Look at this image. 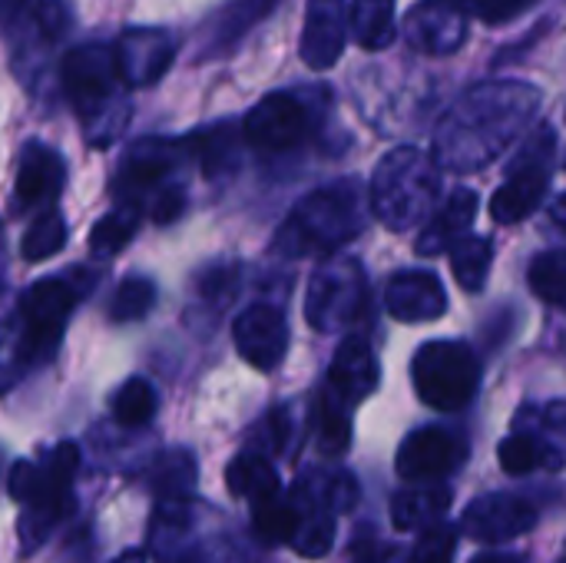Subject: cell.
Segmentation results:
<instances>
[{
  "mask_svg": "<svg viewBox=\"0 0 566 563\" xmlns=\"http://www.w3.org/2000/svg\"><path fill=\"white\" fill-rule=\"evenodd\" d=\"M36 17V0H0V33L17 37Z\"/></svg>",
  "mask_w": 566,
  "mask_h": 563,
  "instance_id": "60d3db41",
  "label": "cell"
},
{
  "mask_svg": "<svg viewBox=\"0 0 566 563\" xmlns=\"http://www.w3.org/2000/svg\"><path fill=\"white\" fill-rule=\"evenodd\" d=\"M408 40L434 56L454 53L468 40L464 0H421L408 17Z\"/></svg>",
  "mask_w": 566,
  "mask_h": 563,
  "instance_id": "2e32d148",
  "label": "cell"
},
{
  "mask_svg": "<svg viewBox=\"0 0 566 563\" xmlns=\"http://www.w3.org/2000/svg\"><path fill=\"white\" fill-rule=\"evenodd\" d=\"M471 563H524L517 554H478Z\"/></svg>",
  "mask_w": 566,
  "mask_h": 563,
  "instance_id": "ee69618b",
  "label": "cell"
},
{
  "mask_svg": "<svg viewBox=\"0 0 566 563\" xmlns=\"http://www.w3.org/2000/svg\"><path fill=\"white\" fill-rule=\"evenodd\" d=\"M448 508H451V491L448 488L401 491V494L391 498V524L401 534L418 531V528H431Z\"/></svg>",
  "mask_w": 566,
  "mask_h": 563,
  "instance_id": "484cf974",
  "label": "cell"
},
{
  "mask_svg": "<svg viewBox=\"0 0 566 563\" xmlns=\"http://www.w3.org/2000/svg\"><path fill=\"white\" fill-rule=\"evenodd\" d=\"M454 544H458V531L444 528V524H434L418 541L411 563H454Z\"/></svg>",
  "mask_w": 566,
  "mask_h": 563,
  "instance_id": "74e56055",
  "label": "cell"
},
{
  "mask_svg": "<svg viewBox=\"0 0 566 563\" xmlns=\"http://www.w3.org/2000/svg\"><path fill=\"white\" fill-rule=\"evenodd\" d=\"M378 362L365 338H345L328 368V392L345 405H361L378 388Z\"/></svg>",
  "mask_w": 566,
  "mask_h": 563,
  "instance_id": "ffe728a7",
  "label": "cell"
},
{
  "mask_svg": "<svg viewBox=\"0 0 566 563\" xmlns=\"http://www.w3.org/2000/svg\"><path fill=\"white\" fill-rule=\"evenodd\" d=\"M156 305V285L146 275H129L116 285L113 299H109V322L123 325V322H139L153 312Z\"/></svg>",
  "mask_w": 566,
  "mask_h": 563,
  "instance_id": "836d02e7",
  "label": "cell"
},
{
  "mask_svg": "<svg viewBox=\"0 0 566 563\" xmlns=\"http://www.w3.org/2000/svg\"><path fill=\"white\" fill-rule=\"evenodd\" d=\"M232 342L239 348V355L259 368V372H275L289 352V325L285 315L275 305H249L235 325H232Z\"/></svg>",
  "mask_w": 566,
  "mask_h": 563,
  "instance_id": "4fadbf2b",
  "label": "cell"
},
{
  "mask_svg": "<svg viewBox=\"0 0 566 563\" xmlns=\"http://www.w3.org/2000/svg\"><path fill=\"white\" fill-rule=\"evenodd\" d=\"M182 212H186V192H182V186H163V189L156 192V202H153V219H156L159 226H169V222H176Z\"/></svg>",
  "mask_w": 566,
  "mask_h": 563,
  "instance_id": "b9f144b4",
  "label": "cell"
},
{
  "mask_svg": "<svg viewBox=\"0 0 566 563\" xmlns=\"http://www.w3.org/2000/svg\"><path fill=\"white\" fill-rule=\"evenodd\" d=\"M315 431H318V448L328 455V458H338L348 451V441H352V421L345 415V405L325 392L315 405Z\"/></svg>",
  "mask_w": 566,
  "mask_h": 563,
  "instance_id": "d6a6232c",
  "label": "cell"
},
{
  "mask_svg": "<svg viewBox=\"0 0 566 563\" xmlns=\"http://www.w3.org/2000/svg\"><path fill=\"white\" fill-rule=\"evenodd\" d=\"M252 528L269 544H292L302 528V511L292 498H265L252 504Z\"/></svg>",
  "mask_w": 566,
  "mask_h": 563,
  "instance_id": "f546056e",
  "label": "cell"
},
{
  "mask_svg": "<svg viewBox=\"0 0 566 563\" xmlns=\"http://www.w3.org/2000/svg\"><path fill=\"white\" fill-rule=\"evenodd\" d=\"M36 30L43 40H60L70 27V3L66 0H36V17H33Z\"/></svg>",
  "mask_w": 566,
  "mask_h": 563,
  "instance_id": "f35d334b",
  "label": "cell"
},
{
  "mask_svg": "<svg viewBox=\"0 0 566 563\" xmlns=\"http://www.w3.org/2000/svg\"><path fill=\"white\" fill-rule=\"evenodd\" d=\"M365 229V192L358 179H338L308 192L282 222L275 252L289 259L325 256L352 242Z\"/></svg>",
  "mask_w": 566,
  "mask_h": 563,
  "instance_id": "277c9868",
  "label": "cell"
},
{
  "mask_svg": "<svg viewBox=\"0 0 566 563\" xmlns=\"http://www.w3.org/2000/svg\"><path fill=\"white\" fill-rule=\"evenodd\" d=\"M554 159H557V133H554V126H541L521 146L507 179L501 183V189L491 199V216L501 226L524 222L544 202L551 173H554Z\"/></svg>",
  "mask_w": 566,
  "mask_h": 563,
  "instance_id": "ba28073f",
  "label": "cell"
},
{
  "mask_svg": "<svg viewBox=\"0 0 566 563\" xmlns=\"http://www.w3.org/2000/svg\"><path fill=\"white\" fill-rule=\"evenodd\" d=\"M279 0H229L226 10H219V17L212 20V30H209V43H206V53L216 56L222 50H229L239 37H245L259 20H265L272 10H275Z\"/></svg>",
  "mask_w": 566,
  "mask_h": 563,
  "instance_id": "d4e9b609",
  "label": "cell"
},
{
  "mask_svg": "<svg viewBox=\"0 0 566 563\" xmlns=\"http://www.w3.org/2000/svg\"><path fill=\"white\" fill-rule=\"evenodd\" d=\"M478 206H481V199H478L474 189H454L448 196V202L424 219V229L418 236L415 252L418 256H441V252H448L474 226Z\"/></svg>",
  "mask_w": 566,
  "mask_h": 563,
  "instance_id": "44dd1931",
  "label": "cell"
},
{
  "mask_svg": "<svg viewBox=\"0 0 566 563\" xmlns=\"http://www.w3.org/2000/svg\"><path fill=\"white\" fill-rule=\"evenodd\" d=\"M196 481H199V465H196L192 451H186V448L163 451L149 468V488L169 504L189 501L196 491Z\"/></svg>",
  "mask_w": 566,
  "mask_h": 563,
  "instance_id": "603a6c76",
  "label": "cell"
},
{
  "mask_svg": "<svg viewBox=\"0 0 566 563\" xmlns=\"http://www.w3.org/2000/svg\"><path fill=\"white\" fill-rule=\"evenodd\" d=\"M464 455L468 448L458 435L444 428H418L401 441L395 468L411 484H431L451 475L464 461Z\"/></svg>",
  "mask_w": 566,
  "mask_h": 563,
  "instance_id": "8fae6325",
  "label": "cell"
},
{
  "mask_svg": "<svg viewBox=\"0 0 566 563\" xmlns=\"http://www.w3.org/2000/svg\"><path fill=\"white\" fill-rule=\"evenodd\" d=\"M355 563H408V554L395 544H365L358 548Z\"/></svg>",
  "mask_w": 566,
  "mask_h": 563,
  "instance_id": "7bdbcfd3",
  "label": "cell"
},
{
  "mask_svg": "<svg viewBox=\"0 0 566 563\" xmlns=\"http://www.w3.org/2000/svg\"><path fill=\"white\" fill-rule=\"evenodd\" d=\"M497 461L514 478L531 475L541 465H554V458L547 455V448L534 435H511V438H504L501 448H497Z\"/></svg>",
  "mask_w": 566,
  "mask_h": 563,
  "instance_id": "8d00e7d4",
  "label": "cell"
},
{
  "mask_svg": "<svg viewBox=\"0 0 566 563\" xmlns=\"http://www.w3.org/2000/svg\"><path fill=\"white\" fill-rule=\"evenodd\" d=\"M113 563H146V554L143 551H126V554H119Z\"/></svg>",
  "mask_w": 566,
  "mask_h": 563,
  "instance_id": "f6af8a7d",
  "label": "cell"
},
{
  "mask_svg": "<svg viewBox=\"0 0 566 563\" xmlns=\"http://www.w3.org/2000/svg\"><path fill=\"white\" fill-rule=\"evenodd\" d=\"M139 219H143V216H139V202L119 199V202L93 226V232H90V252H93V256H103V259L123 252L126 242L136 236Z\"/></svg>",
  "mask_w": 566,
  "mask_h": 563,
  "instance_id": "4316f807",
  "label": "cell"
},
{
  "mask_svg": "<svg viewBox=\"0 0 566 563\" xmlns=\"http://www.w3.org/2000/svg\"><path fill=\"white\" fill-rule=\"evenodd\" d=\"M113 56L126 86H153L176 60V40L166 30L133 27L113 43Z\"/></svg>",
  "mask_w": 566,
  "mask_h": 563,
  "instance_id": "7c38bea8",
  "label": "cell"
},
{
  "mask_svg": "<svg viewBox=\"0 0 566 563\" xmlns=\"http://www.w3.org/2000/svg\"><path fill=\"white\" fill-rule=\"evenodd\" d=\"M0 265H3V252H0Z\"/></svg>",
  "mask_w": 566,
  "mask_h": 563,
  "instance_id": "7dc6e473",
  "label": "cell"
},
{
  "mask_svg": "<svg viewBox=\"0 0 566 563\" xmlns=\"http://www.w3.org/2000/svg\"><path fill=\"white\" fill-rule=\"evenodd\" d=\"M527 282H531L537 299H544L547 305L566 312V249H554V252L537 256L531 262Z\"/></svg>",
  "mask_w": 566,
  "mask_h": 563,
  "instance_id": "d590c367",
  "label": "cell"
},
{
  "mask_svg": "<svg viewBox=\"0 0 566 563\" xmlns=\"http://www.w3.org/2000/svg\"><path fill=\"white\" fill-rule=\"evenodd\" d=\"M434 199L438 169L434 159H428L421 149L398 146L378 163L371 183V206L391 232H408L424 222L434 212Z\"/></svg>",
  "mask_w": 566,
  "mask_h": 563,
  "instance_id": "5b68a950",
  "label": "cell"
},
{
  "mask_svg": "<svg viewBox=\"0 0 566 563\" xmlns=\"http://www.w3.org/2000/svg\"><path fill=\"white\" fill-rule=\"evenodd\" d=\"M541 90L531 83H481L444 116L434 136V163L451 173H474L497 159L534 119Z\"/></svg>",
  "mask_w": 566,
  "mask_h": 563,
  "instance_id": "6da1fadb",
  "label": "cell"
},
{
  "mask_svg": "<svg viewBox=\"0 0 566 563\" xmlns=\"http://www.w3.org/2000/svg\"><path fill=\"white\" fill-rule=\"evenodd\" d=\"M348 23L358 46L385 50L395 40V0H355Z\"/></svg>",
  "mask_w": 566,
  "mask_h": 563,
  "instance_id": "f1b7e54d",
  "label": "cell"
},
{
  "mask_svg": "<svg viewBox=\"0 0 566 563\" xmlns=\"http://www.w3.org/2000/svg\"><path fill=\"white\" fill-rule=\"evenodd\" d=\"M23 372H27V358H23L20 312L0 295V392Z\"/></svg>",
  "mask_w": 566,
  "mask_h": 563,
  "instance_id": "e575fe53",
  "label": "cell"
},
{
  "mask_svg": "<svg viewBox=\"0 0 566 563\" xmlns=\"http://www.w3.org/2000/svg\"><path fill=\"white\" fill-rule=\"evenodd\" d=\"M156 408H159V398H156V388L146 378L123 382L119 392L109 402L113 421L123 425V428H143V425H149L153 415H156Z\"/></svg>",
  "mask_w": 566,
  "mask_h": 563,
  "instance_id": "4dcf8cb0",
  "label": "cell"
},
{
  "mask_svg": "<svg viewBox=\"0 0 566 563\" xmlns=\"http://www.w3.org/2000/svg\"><path fill=\"white\" fill-rule=\"evenodd\" d=\"M348 40V7L345 0H308L302 30V60L312 70H328L345 53Z\"/></svg>",
  "mask_w": 566,
  "mask_h": 563,
  "instance_id": "ac0fdd59",
  "label": "cell"
},
{
  "mask_svg": "<svg viewBox=\"0 0 566 563\" xmlns=\"http://www.w3.org/2000/svg\"><path fill=\"white\" fill-rule=\"evenodd\" d=\"M66 246V222L56 209H43L40 216H33V222L27 226L23 239H20V256L27 262H46L50 256H56Z\"/></svg>",
  "mask_w": 566,
  "mask_h": 563,
  "instance_id": "1f68e13d",
  "label": "cell"
},
{
  "mask_svg": "<svg viewBox=\"0 0 566 563\" xmlns=\"http://www.w3.org/2000/svg\"><path fill=\"white\" fill-rule=\"evenodd\" d=\"M554 222H557L560 229H566V196L557 202V206H554Z\"/></svg>",
  "mask_w": 566,
  "mask_h": 563,
  "instance_id": "bcb514c9",
  "label": "cell"
},
{
  "mask_svg": "<svg viewBox=\"0 0 566 563\" xmlns=\"http://www.w3.org/2000/svg\"><path fill=\"white\" fill-rule=\"evenodd\" d=\"M182 153H186L182 143H169V139H159V136L136 139L119 159V169H116V179H113L116 196L139 202L143 192L156 189L179 166Z\"/></svg>",
  "mask_w": 566,
  "mask_h": 563,
  "instance_id": "5bb4252c",
  "label": "cell"
},
{
  "mask_svg": "<svg viewBox=\"0 0 566 563\" xmlns=\"http://www.w3.org/2000/svg\"><path fill=\"white\" fill-rule=\"evenodd\" d=\"M534 0H464L468 13L481 17L484 23H507L524 13Z\"/></svg>",
  "mask_w": 566,
  "mask_h": 563,
  "instance_id": "ab89813d",
  "label": "cell"
},
{
  "mask_svg": "<svg viewBox=\"0 0 566 563\" xmlns=\"http://www.w3.org/2000/svg\"><path fill=\"white\" fill-rule=\"evenodd\" d=\"M365 309V275L355 259H335L308 282L305 319L318 332H338Z\"/></svg>",
  "mask_w": 566,
  "mask_h": 563,
  "instance_id": "9c48e42d",
  "label": "cell"
},
{
  "mask_svg": "<svg viewBox=\"0 0 566 563\" xmlns=\"http://www.w3.org/2000/svg\"><path fill=\"white\" fill-rule=\"evenodd\" d=\"M537 524V508L514 494H484L464 511V534L481 544H507Z\"/></svg>",
  "mask_w": 566,
  "mask_h": 563,
  "instance_id": "9a60e30c",
  "label": "cell"
},
{
  "mask_svg": "<svg viewBox=\"0 0 566 563\" xmlns=\"http://www.w3.org/2000/svg\"><path fill=\"white\" fill-rule=\"evenodd\" d=\"M66 183L63 156L43 143H27L20 153L17 179H13V209H40L56 202Z\"/></svg>",
  "mask_w": 566,
  "mask_h": 563,
  "instance_id": "e0dca14e",
  "label": "cell"
},
{
  "mask_svg": "<svg viewBox=\"0 0 566 563\" xmlns=\"http://www.w3.org/2000/svg\"><path fill=\"white\" fill-rule=\"evenodd\" d=\"M451 269L454 279L464 292L478 295L488 285L491 275V262H494V246L484 236H461L451 249Z\"/></svg>",
  "mask_w": 566,
  "mask_h": 563,
  "instance_id": "83f0119b",
  "label": "cell"
},
{
  "mask_svg": "<svg viewBox=\"0 0 566 563\" xmlns=\"http://www.w3.org/2000/svg\"><path fill=\"white\" fill-rule=\"evenodd\" d=\"M242 139L245 136H239L235 123L226 119V123H212V126H202V129L189 133L182 149L196 156L206 179H222L239 166V143Z\"/></svg>",
  "mask_w": 566,
  "mask_h": 563,
  "instance_id": "7402d4cb",
  "label": "cell"
},
{
  "mask_svg": "<svg viewBox=\"0 0 566 563\" xmlns=\"http://www.w3.org/2000/svg\"><path fill=\"white\" fill-rule=\"evenodd\" d=\"M312 126H315V116H312V106L302 96H295V93H269L249 110V116L242 123V136L255 149L282 153V149H292L302 139H308Z\"/></svg>",
  "mask_w": 566,
  "mask_h": 563,
  "instance_id": "30bf717a",
  "label": "cell"
},
{
  "mask_svg": "<svg viewBox=\"0 0 566 563\" xmlns=\"http://www.w3.org/2000/svg\"><path fill=\"white\" fill-rule=\"evenodd\" d=\"M60 80L76 106L90 146H109L129 123V100L119 86L116 56L106 43H80L60 63Z\"/></svg>",
  "mask_w": 566,
  "mask_h": 563,
  "instance_id": "3957f363",
  "label": "cell"
},
{
  "mask_svg": "<svg viewBox=\"0 0 566 563\" xmlns=\"http://www.w3.org/2000/svg\"><path fill=\"white\" fill-rule=\"evenodd\" d=\"M226 484H229V491L235 498H242L249 504H259L265 498L282 494V484H279V475H275L272 461L265 455H255V451H245L229 465Z\"/></svg>",
  "mask_w": 566,
  "mask_h": 563,
  "instance_id": "cb8c5ba5",
  "label": "cell"
},
{
  "mask_svg": "<svg viewBox=\"0 0 566 563\" xmlns=\"http://www.w3.org/2000/svg\"><path fill=\"white\" fill-rule=\"evenodd\" d=\"M385 309L398 322L421 325V322H434L448 312V295L434 272H398L388 279Z\"/></svg>",
  "mask_w": 566,
  "mask_h": 563,
  "instance_id": "d6986e66",
  "label": "cell"
},
{
  "mask_svg": "<svg viewBox=\"0 0 566 563\" xmlns=\"http://www.w3.org/2000/svg\"><path fill=\"white\" fill-rule=\"evenodd\" d=\"M418 398L434 411H461L481 385V362L464 342H428L411 362Z\"/></svg>",
  "mask_w": 566,
  "mask_h": 563,
  "instance_id": "8992f818",
  "label": "cell"
},
{
  "mask_svg": "<svg viewBox=\"0 0 566 563\" xmlns=\"http://www.w3.org/2000/svg\"><path fill=\"white\" fill-rule=\"evenodd\" d=\"M83 299V289L76 279H36L33 285L23 289L17 299L20 312V332H23V358L27 368L46 365L66 332L70 312Z\"/></svg>",
  "mask_w": 566,
  "mask_h": 563,
  "instance_id": "52a82bcc",
  "label": "cell"
},
{
  "mask_svg": "<svg viewBox=\"0 0 566 563\" xmlns=\"http://www.w3.org/2000/svg\"><path fill=\"white\" fill-rule=\"evenodd\" d=\"M80 471V448L73 441H60L56 448L43 451L36 461H17L7 475V491L20 514V544L33 554L50 531L73 511V481Z\"/></svg>",
  "mask_w": 566,
  "mask_h": 563,
  "instance_id": "7a4b0ae2",
  "label": "cell"
}]
</instances>
